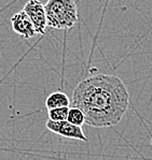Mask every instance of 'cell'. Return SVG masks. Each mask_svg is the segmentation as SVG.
I'll return each mask as SVG.
<instances>
[{
    "instance_id": "7a4b0ae2",
    "label": "cell",
    "mask_w": 152,
    "mask_h": 160,
    "mask_svg": "<svg viewBox=\"0 0 152 160\" xmlns=\"http://www.w3.org/2000/svg\"><path fill=\"white\" fill-rule=\"evenodd\" d=\"M48 27L69 29L78 22V8L73 0H48L45 4Z\"/></svg>"
},
{
    "instance_id": "5b68a950",
    "label": "cell",
    "mask_w": 152,
    "mask_h": 160,
    "mask_svg": "<svg viewBox=\"0 0 152 160\" xmlns=\"http://www.w3.org/2000/svg\"><path fill=\"white\" fill-rule=\"evenodd\" d=\"M11 25L14 32H16L18 36L25 39H30L37 34L33 22L24 10L18 12L12 16Z\"/></svg>"
},
{
    "instance_id": "ba28073f",
    "label": "cell",
    "mask_w": 152,
    "mask_h": 160,
    "mask_svg": "<svg viewBox=\"0 0 152 160\" xmlns=\"http://www.w3.org/2000/svg\"><path fill=\"white\" fill-rule=\"evenodd\" d=\"M68 113H69V107L56 108V109L48 110L49 119L54 120V122H62V120H67Z\"/></svg>"
},
{
    "instance_id": "3957f363",
    "label": "cell",
    "mask_w": 152,
    "mask_h": 160,
    "mask_svg": "<svg viewBox=\"0 0 152 160\" xmlns=\"http://www.w3.org/2000/svg\"><path fill=\"white\" fill-rule=\"evenodd\" d=\"M23 10L33 22L37 34L45 33L46 27H48V19H46L45 4L39 0H29L24 6Z\"/></svg>"
},
{
    "instance_id": "8992f818",
    "label": "cell",
    "mask_w": 152,
    "mask_h": 160,
    "mask_svg": "<svg viewBox=\"0 0 152 160\" xmlns=\"http://www.w3.org/2000/svg\"><path fill=\"white\" fill-rule=\"evenodd\" d=\"M70 100L68 96L63 92H55L51 93L45 100V107L48 110L56 109V108L69 107Z\"/></svg>"
},
{
    "instance_id": "277c9868",
    "label": "cell",
    "mask_w": 152,
    "mask_h": 160,
    "mask_svg": "<svg viewBox=\"0 0 152 160\" xmlns=\"http://www.w3.org/2000/svg\"><path fill=\"white\" fill-rule=\"evenodd\" d=\"M46 129L50 130L51 132L62 135L64 138L68 139L80 140V141H87V138L85 137L84 132L82 131V128L79 126L72 125L68 120H62V122H54V120L49 119L45 124Z\"/></svg>"
},
{
    "instance_id": "52a82bcc",
    "label": "cell",
    "mask_w": 152,
    "mask_h": 160,
    "mask_svg": "<svg viewBox=\"0 0 152 160\" xmlns=\"http://www.w3.org/2000/svg\"><path fill=\"white\" fill-rule=\"evenodd\" d=\"M67 120L69 122H71L72 125L76 126L82 127L85 124V115L83 113V111L79 109V108L71 107L69 108V113H68Z\"/></svg>"
},
{
    "instance_id": "6da1fadb",
    "label": "cell",
    "mask_w": 152,
    "mask_h": 160,
    "mask_svg": "<svg viewBox=\"0 0 152 160\" xmlns=\"http://www.w3.org/2000/svg\"><path fill=\"white\" fill-rule=\"evenodd\" d=\"M71 107L79 108L91 127L116 126L129 105V93L124 82L114 75L98 74L81 81L73 89Z\"/></svg>"
}]
</instances>
